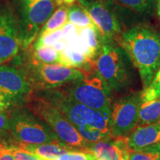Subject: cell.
<instances>
[{
    "label": "cell",
    "mask_w": 160,
    "mask_h": 160,
    "mask_svg": "<svg viewBox=\"0 0 160 160\" xmlns=\"http://www.w3.org/2000/svg\"><path fill=\"white\" fill-rule=\"evenodd\" d=\"M50 102L88 142H97L112 138L111 107L103 110L91 108L68 97L62 91L51 93Z\"/></svg>",
    "instance_id": "6da1fadb"
},
{
    "label": "cell",
    "mask_w": 160,
    "mask_h": 160,
    "mask_svg": "<svg viewBox=\"0 0 160 160\" xmlns=\"http://www.w3.org/2000/svg\"><path fill=\"white\" fill-rule=\"evenodd\" d=\"M120 45L139 71L143 89L151 84L160 67V33L139 25L122 34Z\"/></svg>",
    "instance_id": "7a4b0ae2"
},
{
    "label": "cell",
    "mask_w": 160,
    "mask_h": 160,
    "mask_svg": "<svg viewBox=\"0 0 160 160\" xmlns=\"http://www.w3.org/2000/svg\"><path fill=\"white\" fill-rule=\"evenodd\" d=\"M131 59L122 48L113 42H105L93 61L96 72L108 84L111 91H127L133 83Z\"/></svg>",
    "instance_id": "3957f363"
},
{
    "label": "cell",
    "mask_w": 160,
    "mask_h": 160,
    "mask_svg": "<svg viewBox=\"0 0 160 160\" xmlns=\"http://www.w3.org/2000/svg\"><path fill=\"white\" fill-rule=\"evenodd\" d=\"M62 0H17L18 22L22 48H27Z\"/></svg>",
    "instance_id": "277c9868"
},
{
    "label": "cell",
    "mask_w": 160,
    "mask_h": 160,
    "mask_svg": "<svg viewBox=\"0 0 160 160\" xmlns=\"http://www.w3.org/2000/svg\"><path fill=\"white\" fill-rule=\"evenodd\" d=\"M82 79L69 84L65 94L91 108L103 110L111 107V90L94 69L83 71Z\"/></svg>",
    "instance_id": "5b68a950"
},
{
    "label": "cell",
    "mask_w": 160,
    "mask_h": 160,
    "mask_svg": "<svg viewBox=\"0 0 160 160\" xmlns=\"http://www.w3.org/2000/svg\"><path fill=\"white\" fill-rule=\"evenodd\" d=\"M142 103L141 92H133L112 101L111 112V137H126L138 124Z\"/></svg>",
    "instance_id": "8992f818"
},
{
    "label": "cell",
    "mask_w": 160,
    "mask_h": 160,
    "mask_svg": "<svg viewBox=\"0 0 160 160\" xmlns=\"http://www.w3.org/2000/svg\"><path fill=\"white\" fill-rule=\"evenodd\" d=\"M28 79L31 85L43 88H55L82 79V70L68 68L59 64H45L31 59Z\"/></svg>",
    "instance_id": "52a82bcc"
},
{
    "label": "cell",
    "mask_w": 160,
    "mask_h": 160,
    "mask_svg": "<svg viewBox=\"0 0 160 160\" xmlns=\"http://www.w3.org/2000/svg\"><path fill=\"white\" fill-rule=\"evenodd\" d=\"M37 111L47 122L62 143L77 151H88L90 143L51 102L40 100L37 105Z\"/></svg>",
    "instance_id": "ba28073f"
},
{
    "label": "cell",
    "mask_w": 160,
    "mask_h": 160,
    "mask_svg": "<svg viewBox=\"0 0 160 160\" xmlns=\"http://www.w3.org/2000/svg\"><path fill=\"white\" fill-rule=\"evenodd\" d=\"M87 12L105 42H113L122 31L119 16L111 0H77Z\"/></svg>",
    "instance_id": "9c48e42d"
},
{
    "label": "cell",
    "mask_w": 160,
    "mask_h": 160,
    "mask_svg": "<svg viewBox=\"0 0 160 160\" xmlns=\"http://www.w3.org/2000/svg\"><path fill=\"white\" fill-rule=\"evenodd\" d=\"M28 75L12 66H0V111L22 103L31 91Z\"/></svg>",
    "instance_id": "30bf717a"
},
{
    "label": "cell",
    "mask_w": 160,
    "mask_h": 160,
    "mask_svg": "<svg viewBox=\"0 0 160 160\" xmlns=\"http://www.w3.org/2000/svg\"><path fill=\"white\" fill-rule=\"evenodd\" d=\"M12 135L23 144H45L61 142L57 135L51 128L36 119L34 117L21 112L10 119Z\"/></svg>",
    "instance_id": "8fae6325"
},
{
    "label": "cell",
    "mask_w": 160,
    "mask_h": 160,
    "mask_svg": "<svg viewBox=\"0 0 160 160\" xmlns=\"http://www.w3.org/2000/svg\"><path fill=\"white\" fill-rule=\"evenodd\" d=\"M20 48L17 15L10 5H0V65L13 59Z\"/></svg>",
    "instance_id": "7c38bea8"
},
{
    "label": "cell",
    "mask_w": 160,
    "mask_h": 160,
    "mask_svg": "<svg viewBox=\"0 0 160 160\" xmlns=\"http://www.w3.org/2000/svg\"><path fill=\"white\" fill-rule=\"evenodd\" d=\"M88 151L97 160H125L128 159L127 137H117L90 143Z\"/></svg>",
    "instance_id": "4fadbf2b"
},
{
    "label": "cell",
    "mask_w": 160,
    "mask_h": 160,
    "mask_svg": "<svg viewBox=\"0 0 160 160\" xmlns=\"http://www.w3.org/2000/svg\"><path fill=\"white\" fill-rule=\"evenodd\" d=\"M160 142V119L148 125L138 126L127 137L129 151H137Z\"/></svg>",
    "instance_id": "5bb4252c"
},
{
    "label": "cell",
    "mask_w": 160,
    "mask_h": 160,
    "mask_svg": "<svg viewBox=\"0 0 160 160\" xmlns=\"http://www.w3.org/2000/svg\"><path fill=\"white\" fill-rule=\"evenodd\" d=\"M19 148L47 160H58L64 153L71 151H77L69 146L59 143H21L19 145Z\"/></svg>",
    "instance_id": "9a60e30c"
},
{
    "label": "cell",
    "mask_w": 160,
    "mask_h": 160,
    "mask_svg": "<svg viewBox=\"0 0 160 160\" xmlns=\"http://www.w3.org/2000/svg\"><path fill=\"white\" fill-rule=\"evenodd\" d=\"M79 37L89 50L92 61H94L101 52L103 44L105 43L102 37L96 27H86L78 28Z\"/></svg>",
    "instance_id": "2e32d148"
},
{
    "label": "cell",
    "mask_w": 160,
    "mask_h": 160,
    "mask_svg": "<svg viewBox=\"0 0 160 160\" xmlns=\"http://www.w3.org/2000/svg\"><path fill=\"white\" fill-rule=\"evenodd\" d=\"M160 119V99L143 102L139 111V126L148 125Z\"/></svg>",
    "instance_id": "e0dca14e"
},
{
    "label": "cell",
    "mask_w": 160,
    "mask_h": 160,
    "mask_svg": "<svg viewBox=\"0 0 160 160\" xmlns=\"http://www.w3.org/2000/svg\"><path fill=\"white\" fill-rule=\"evenodd\" d=\"M68 7L67 6L62 5L59 7L46 22L38 35L45 34L62 29L65 24L68 22Z\"/></svg>",
    "instance_id": "ac0fdd59"
},
{
    "label": "cell",
    "mask_w": 160,
    "mask_h": 160,
    "mask_svg": "<svg viewBox=\"0 0 160 160\" xmlns=\"http://www.w3.org/2000/svg\"><path fill=\"white\" fill-rule=\"evenodd\" d=\"M68 22L73 24L78 28L96 27L93 20L81 6L73 4L68 11ZM97 28V27H96Z\"/></svg>",
    "instance_id": "d6986e66"
},
{
    "label": "cell",
    "mask_w": 160,
    "mask_h": 160,
    "mask_svg": "<svg viewBox=\"0 0 160 160\" xmlns=\"http://www.w3.org/2000/svg\"><path fill=\"white\" fill-rule=\"evenodd\" d=\"M32 59L45 64H59L60 53L53 47H39L32 48Z\"/></svg>",
    "instance_id": "ffe728a7"
},
{
    "label": "cell",
    "mask_w": 160,
    "mask_h": 160,
    "mask_svg": "<svg viewBox=\"0 0 160 160\" xmlns=\"http://www.w3.org/2000/svg\"><path fill=\"white\" fill-rule=\"evenodd\" d=\"M128 160H160V142L137 151H129Z\"/></svg>",
    "instance_id": "44dd1931"
},
{
    "label": "cell",
    "mask_w": 160,
    "mask_h": 160,
    "mask_svg": "<svg viewBox=\"0 0 160 160\" xmlns=\"http://www.w3.org/2000/svg\"><path fill=\"white\" fill-rule=\"evenodd\" d=\"M141 97L142 102L160 99V67L151 84L141 92Z\"/></svg>",
    "instance_id": "7402d4cb"
},
{
    "label": "cell",
    "mask_w": 160,
    "mask_h": 160,
    "mask_svg": "<svg viewBox=\"0 0 160 160\" xmlns=\"http://www.w3.org/2000/svg\"><path fill=\"white\" fill-rule=\"evenodd\" d=\"M62 39V31L61 30L38 36L37 39L33 44L32 48L39 47H53L58 41Z\"/></svg>",
    "instance_id": "603a6c76"
},
{
    "label": "cell",
    "mask_w": 160,
    "mask_h": 160,
    "mask_svg": "<svg viewBox=\"0 0 160 160\" xmlns=\"http://www.w3.org/2000/svg\"><path fill=\"white\" fill-rule=\"evenodd\" d=\"M133 11L144 13L148 11L152 5V0H117Z\"/></svg>",
    "instance_id": "cb8c5ba5"
},
{
    "label": "cell",
    "mask_w": 160,
    "mask_h": 160,
    "mask_svg": "<svg viewBox=\"0 0 160 160\" xmlns=\"http://www.w3.org/2000/svg\"><path fill=\"white\" fill-rule=\"evenodd\" d=\"M58 160H97L91 151H71L64 153Z\"/></svg>",
    "instance_id": "d4e9b609"
},
{
    "label": "cell",
    "mask_w": 160,
    "mask_h": 160,
    "mask_svg": "<svg viewBox=\"0 0 160 160\" xmlns=\"http://www.w3.org/2000/svg\"><path fill=\"white\" fill-rule=\"evenodd\" d=\"M11 152L16 160H47L20 148H11Z\"/></svg>",
    "instance_id": "484cf974"
},
{
    "label": "cell",
    "mask_w": 160,
    "mask_h": 160,
    "mask_svg": "<svg viewBox=\"0 0 160 160\" xmlns=\"http://www.w3.org/2000/svg\"><path fill=\"white\" fill-rule=\"evenodd\" d=\"M62 39H66L72 35L78 33V28L76 27L73 24L68 22L62 28Z\"/></svg>",
    "instance_id": "4316f807"
},
{
    "label": "cell",
    "mask_w": 160,
    "mask_h": 160,
    "mask_svg": "<svg viewBox=\"0 0 160 160\" xmlns=\"http://www.w3.org/2000/svg\"><path fill=\"white\" fill-rule=\"evenodd\" d=\"M11 128L10 119L5 113L0 112V137Z\"/></svg>",
    "instance_id": "83f0119b"
},
{
    "label": "cell",
    "mask_w": 160,
    "mask_h": 160,
    "mask_svg": "<svg viewBox=\"0 0 160 160\" xmlns=\"http://www.w3.org/2000/svg\"><path fill=\"white\" fill-rule=\"evenodd\" d=\"M0 160H16L11 152V148H2L0 149Z\"/></svg>",
    "instance_id": "f1b7e54d"
},
{
    "label": "cell",
    "mask_w": 160,
    "mask_h": 160,
    "mask_svg": "<svg viewBox=\"0 0 160 160\" xmlns=\"http://www.w3.org/2000/svg\"><path fill=\"white\" fill-rule=\"evenodd\" d=\"M67 47H68L67 42H66L64 39H60L59 41H58L53 46V48H54L57 52H59V53L62 52Z\"/></svg>",
    "instance_id": "f546056e"
},
{
    "label": "cell",
    "mask_w": 160,
    "mask_h": 160,
    "mask_svg": "<svg viewBox=\"0 0 160 160\" xmlns=\"http://www.w3.org/2000/svg\"><path fill=\"white\" fill-rule=\"evenodd\" d=\"M63 3H65V5H73V2L76 1V0H62Z\"/></svg>",
    "instance_id": "4dcf8cb0"
},
{
    "label": "cell",
    "mask_w": 160,
    "mask_h": 160,
    "mask_svg": "<svg viewBox=\"0 0 160 160\" xmlns=\"http://www.w3.org/2000/svg\"><path fill=\"white\" fill-rule=\"evenodd\" d=\"M157 13L158 15L160 18V0H158V3H157Z\"/></svg>",
    "instance_id": "1f68e13d"
},
{
    "label": "cell",
    "mask_w": 160,
    "mask_h": 160,
    "mask_svg": "<svg viewBox=\"0 0 160 160\" xmlns=\"http://www.w3.org/2000/svg\"><path fill=\"white\" fill-rule=\"evenodd\" d=\"M125 160H128V159H125Z\"/></svg>",
    "instance_id": "d6a6232c"
}]
</instances>
